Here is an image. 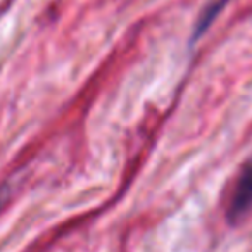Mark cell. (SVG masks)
I'll list each match as a JSON object with an SVG mask.
<instances>
[{"mask_svg":"<svg viewBox=\"0 0 252 252\" xmlns=\"http://www.w3.org/2000/svg\"><path fill=\"white\" fill-rule=\"evenodd\" d=\"M252 207V161L244 166L238 182L235 185L233 195H231L230 206H228V221L237 223L240 221Z\"/></svg>","mask_w":252,"mask_h":252,"instance_id":"cell-1","label":"cell"},{"mask_svg":"<svg viewBox=\"0 0 252 252\" xmlns=\"http://www.w3.org/2000/svg\"><path fill=\"white\" fill-rule=\"evenodd\" d=\"M226 4V0H213L209 5H207L206 9H204V12L200 14V19L197 21V28H195V36L202 35L204 32H206L207 28L211 26V23L216 19V16L221 12V9H223V5Z\"/></svg>","mask_w":252,"mask_h":252,"instance_id":"cell-2","label":"cell"}]
</instances>
